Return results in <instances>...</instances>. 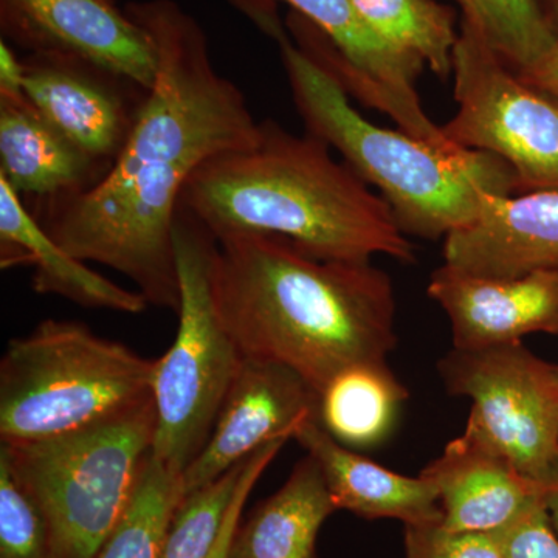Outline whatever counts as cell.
I'll list each match as a JSON object with an SVG mask.
<instances>
[{
	"label": "cell",
	"instance_id": "6da1fadb",
	"mask_svg": "<svg viewBox=\"0 0 558 558\" xmlns=\"http://www.w3.org/2000/svg\"><path fill=\"white\" fill-rule=\"evenodd\" d=\"M124 13L153 43L157 78L105 178L44 202L40 226L70 255L119 271L154 306L178 314L174 227L183 189L205 161L260 138L244 92L213 65L196 17L174 0H137ZM33 215V213H32Z\"/></svg>",
	"mask_w": 558,
	"mask_h": 558
},
{
	"label": "cell",
	"instance_id": "7a4b0ae2",
	"mask_svg": "<svg viewBox=\"0 0 558 558\" xmlns=\"http://www.w3.org/2000/svg\"><path fill=\"white\" fill-rule=\"evenodd\" d=\"M211 288L244 357L299 373L318 392L355 363L387 362L398 344L395 286L371 263L325 260L281 236L216 240Z\"/></svg>",
	"mask_w": 558,
	"mask_h": 558
},
{
	"label": "cell",
	"instance_id": "3957f363",
	"mask_svg": "<svg viewBox=\"0 0 558 558\" xmlns=\"http://www.w3.org/2000/svg\"><path fill=\"white\" fill-rule=\"evenodd\" d=\"M330 146L306 132L295 135L260 121L248 149L205 161L180 197V211L215 240L271 234L325 260L369 263L376 255L414 263V245L388 202L377 196Z\"/></svg>",
	"mask_w": 558,
	"mask_h": 558
},
{
	"label": "cell",
	"instance_id": "277c9868",
	"mask_svg": "<svg viewBox=\"0 0 558 558\" xmlns=\"http://www.w3.org/2000/svg\"><path fill=\"white\" fill-rule=\"evenodd\" d=\"M256 25L277 40L306 131L339 150L360 178L380 190L407 236L439 240L468 226L481 191L520 193L515 172L494 154L439 149L363 119L339 81L289 39L278 13Z\"/></svg>",
	"mask_w": 558,
	"mask_h": 558
},
{
	"label": "cell",
	"instance_id": "5b68a950",
	"mask_svg": "<svg viewBox=\"0 0 558 558\" xmlns=\"http://www.w3.org/2000/svg\"><path fill=\"white\" fill-rule=\"evenodd\" d=\"M156 360L72 319H44L0 359V439L28 444L100 424L150 398Z\"/></svg>",
	"mask_w": 558,
	"mask_h": 558
},
{
	"label": "cell",
	"instance_id": "8992f818",
	"mask_svg": "<svg viewBox=\"0 0 558 558\" xmlns=\"http://www.w3.org/2000/svg\"><path fill=\"white\" fill-rule=\"evenodd\" d=\"M153 396L57 438L2 444L14 475L49 521L58 558H95L130 508L153 451Z\"/></svg>",
	"mask_w": 558,
	"mask_h": 558
},
{
	"label": "cell",
	"instance_id": "52a82bcc",
	"mask_svg": "<svg viewBox=\"0 0 558 558\" xmlns=\"http://www.w3.org/2000/svg\"><path fill=\"white\" fill-rule=\"evenodd\" d=\"M179 275V328L174 343L154 366V459L183 476L204 449L236 379L242 355L223 325L211 288L216 240L186 213L174 227Z\"/></svg>",
	"mask_w": 558,
	"mask_h": 558
},
{
	"label": "cell",
	"instance_id": "ba28073f",
	"mask_svg": "<svg viewBox=\"0 0 558 558\" xmlns=\"http://www.w3.org/2000/svg\"><path fill=\"white\" fill-rule=\"evenodd\" d=\"M451 73L458 112L440 126L446 137L505 160L520 193L558 190V101L510 69L468 20Z\"/></svg>",
	"mask_w": 558,
	"mask_h": 558
},
{
	"label": "cell",
	"instance_id": "9c48e42d",
	"mask_svg": "<svg viewBox=\"0 0 558 558\" xmlns=\"http://www.w3.org/2000/svg\"><path fill=\"white\" fill-rule=\"evenodd\" d=\"M447 391L472 400L468 421L526 478L558 487V388L553 365L523 341L451 348L438 363Z\"/></svg>",
	"mask_w": 558,
	"mask_h": 558
},
{
	"label": "cell",
	"instance_id": "30bf717a",
	"mask_svg": "<svg viewBox=\"0 0 558 558\" xmlns=\"http://www.w3.org/2000/svg\"><path fill=\"white\" fill-rule=\"evenodd\" d=\"M296 46L328 70L347 94L380 110L400 131L444 150H462L422 108L416 80L424 61L391 46L360 16L352 0H282Z\"/></svg>",
	"mask_w": 558,
	"mask_h": 558
},
{
	"label": "cell",
	"instance_id": "8fae6325",
	"mask_svg": "<svg viewBox=\"0 0 558 558\" xmlns=\"http://www.w3.org/2000/svg\"><path fill=\"white\" fill-rule=\"evenodd\" d=\"M0 28L31 53L73 58L146 92L156 83L149 36L106 0H0Z\"/></svg>",
	"mask_w": 558,
	"mask_h": 558
},
{
	"label": "cell",
	"instance_id": "7c38bea8",
	"mask_svg": "<svg viewBox=\"0 0 558 558\" xmlns=\"http://www.w3.org/2000/svg\"><path fill=\"white\" fill-rule=\"evenodd\" d=\"M318 395L289 366L244 357L204 449L183 473V494L208 486L267 444L293 439L317 418Z\"/></svg>",
	"mask_w": 558,
	"mask_h": 558
},
{
	"label": "cell",
	"instance_id": "4fadbf2b",
	"mask_svg": "<svg viewBox=\"0 0 558 558\" xmlns=\"http://www.w3.org/2000/svg\"><path fill=\"white\" fill-rule=\"evenodd\" d=\"M427 290L450 319L453 348L495 347L521 341L529 333H558V269L486 278L444 264L429 278Z\"/></svg>",
	"mask_w": 558,
	"mask_h": 558
},
{
	"label": "cell",
	"instance_id": "5bb4252c",
	"mask_svg": "<svg viewBox=\"0 0 558 558\" xmlns=\"http://www.w3.org/2000/svg\"><path fill=\"white\" fill-rule=\"evenodd\" d=\"M444 259L453 269L486 278L558 269V190L481 191L472 222L447 234Z\"/></svg>",
	"mask_w": 558,
	"mask_h": 558
},
{
	"label": "cell",
	"instance_id": "9a60e30c",
	"mask_svg": "<svg viewBox=\"0 0 558 558\" xmlns=\"http://www.w3.org/2000/svg\"><path fill=\"white\" fill-rule=\"evenodd\" d=\"M22 62L33 108L76 148L112 167L137 113L113 86L124 80L61 54L31 53Z\"/></svg>",
	"mask_w": 558,
	"mask_h": 558
},
{
	"label": "cell",
	"instance_id": "2e32d148",
	"mask_svg": "<svg viewBox=\"0 0 558 558\" xmlns=\"http://www.w3.org/2000/svg\"><path fill=\"white\" fill-rule=\"evenodd\" d=\"M421 475L435 484L442 526L459 532H498L529 508L545 501L546 490L526 478L475 425L450 440Z\"/></svg>",
	"mask_w": 558,
	"mask_h": 558
},
{
	"label": "cell",
	"instance_id": "e0dca14e",
	"mask_svg": "<svg viewBox=\"0 0 558 558\" xmlns=\"http://www.w3.org/2000/svg\"><path fill=\"white\" fill-rule=\"evenodd\" d=\"M293 439L318 462L337 509L403 526L442 523L438 490L424 475L411 478L376 464L337 442L317 418L301 425Z\"/></svg>",
	"mask_w": 558,
	"mask_h": 558
},
{
	"label": "cell",
	"instance_id": "ac0fdd59",
	"mask_svg": "<svg viewBox=\"0 0 558 558\" xmlns=\"http://www.w3.org/2000/svg\"><path fill=\"white\" fill-rule=\"evenodd\" d=\"M108 171L54 130L27 97L0 98V178L20 196L39 204L68 199Z\"/></svg>",
	"mask_w": 558,
	"mask_h": 558
},
{
	"label": "cell",
	"instance_id": "d6986e66",
	"mask_svg": "<svg viewBox=\"0 0 558 558\" xmlns=\"http://www.w3.org/2000/svg\"><path fill=\"white\" fill-rule=\"evenodd\" d=\"M0 245L2 267L27 264L35 269L33 289L62 296L89 310L142 314L149 303L137 290L120 288L95 274L83 260L60 247L25 208L20 194L0 178Z\"/></svg>",
	"mask_w": 558,
	"mask_h": 558
},
{
	"label": "cell",
	"instance_id": "ffe728a7",
	"mask_svg": "<svg viewBox=\"0 0 558 558\" xmlns=\"http://www.w3.org/2000/svg\"><path fill=\"white\" fill-rule=\"evenodd\" d=\"M337 510L318 462L307 454L284 486L240 521L227 558H318L319 531Z\"/></svg>",
	"mask_w": 558,
	"mask_h": 558
},
{
	"label": "cell",
	"instance_id": "44dd1931",
	"mask_svg": "<svg viewBox=\"0 0 558 558\" xmlns=\"http://www.w3.org/2000/svg\"><path fill=\"white\" fill-rule=\"evenodd\" d=\"M407 399L387 362L355 363L318 392L317 422L348 449H374L391 435Z\"/></svg>",
	"mask_w": 558,
	"mask_h": 558
},
{
	"label": "cell",
	"instance_id": "7402d4cb",
	"mask_svg": "<svg viewBox=\"0 0 558 558\" xmlns=\"http://www.w3.org/2000/svg\"><path fill=\"white\" fill-rule=\"evenodd\" d=\"M360 16L391 46L424 61L439 78L453 68L457 14L436 0H352Z\"/></svg>",
	"mask_w": 558,
	"mask_h": 558
},
{
	"label": "cell",
	"instance_id": "603a6c76",
	"mask_svg": "<svg viewBox=\"0 0 558 558\" xmlns=\"http://www.w3.org/2000/svg\"><path fill=\"white\" fill-rule=\"evenodd\" d=\"M182 478L150 454L130 508L95 558H160L168 529L185 497Z\"/></svg>",
	"mask_w": 558,
	"mask_h": 558
},
{
	"label": "cell",
	"instance_id": "cb8c5ba5",
	"mask_svg": "<svg viewBox=\"0 0 558 558\" xmlns=\"http://www.w3.org/2000/svg\"><path fill=\"white\" fill-rule=\"evenodd\" d=\"M490 49L517 73L545 60L558 44L557 33L537 0H457Z\"/></svg>",
	"mask_w": 558,
	"mask_h": 558
},
{
	"label": "cell",
	"instance_id": "d4e9b609",
	"mask_svg": "<svg viewBox=\"0 0 558 558\" xmlns=\"http://www.w3.org/2000/svg\"><path fill=\"white\" fill-rule=\"evenodd\" d=\"M247 459L208 486L183 497L168 529L160 558L209 557L229 515Z\"/></svg>",
	"mask_w": 558,
	"mask_h": 558
},
{
	"label": "cell",
	"instance_id": "484cf974",
	"mask_svg": "<svg viewBox=\"0 0 558 558\" xmlns=\"http://www.w3.org/2000/svg\"><path fill=\"white\" fill-rule=\"evenodd\" d=\"M0 558H58L49 521L0 453Z\"/></svg>",
	"mask_w": 558,
	"mask_h": 558
},
{
	"label": "cell",
	"instance_id": "4316f807",
	"mask_svg": "<svg viewBox=\"0 0 558 558\" xmlns=\"http://www.w3.org/2000/svg\"><path fill=\"white\" fill-rule=\"evenodd\" d=\"M403 558H506L495 532H459L442 523L405 526Z\"/></svg>",
	"mask_w": 558,
	"mask_h": 558
},
{
	"label": "cell",
	"instance_id": "83f0119b",
	"mask_svg": "<svg viewBox=\"0 0 558 558\" xmlns=\"http://www.w3.org/2000/svg\"><path fill=\"white\" fill-rule=\"evenodd\" d=\"M495 534L506 558H558V535L545 501L532 506Z\"/></svg>",
	"mask_w": 558,
	"mask_h": 558
},
{
	"label": "cell",
	"instance_id": "f1b7e54d",
	"mask_svg": "<svg viewBox=\"0 0 558 558\" xmlns=\"http://www.w3.org/2000/svg\"><path fill=\"white\" fill-rule=\"evenodd\" d=\"M286 442H288V439L275 440V442L267 444L266 447H263L247 459L240 486H238L233 502L230 506L229 515H227L226 523H223L222 531H220L218 543H216L215 549L208 558H227L231 538H233L234 531L240 524L242 509H244L250 494L263 476L264 470L269 468L270 462L274 461Z\"/></svg>",
	"mask_w": 558,
	"mask_h": 558
},
{
	"label": "cell",
	"instance_id": "f546056e",
	"mask_svg": "<svg viewBox=\"0 0 558 558\" xmlns=\"http://www.w3.org/2000/svg\"><path fill=\"white\" fill-rule=\"evenodd\" d=\"M24 62L14 54L5 39L0 40V98H22Z\"/></svg>",
	"mask_w": 558,
	"mask_h": 558
},
{
	"label": "cell",
	"instance_id": "4dcf8cb0",
	"mask_svg": "<svg viewBox=\"0 0 558 558\" xmlns=\"http://www.w3.org/2000/svg\"><path fill=\"white\" fill-rule=\"evenodd\" d=\"M519 75L558 101V44L545 60L538 62L529 72L519 73Z\"/></svg>",
	"mask_w": 558,
	"mask_h": 558
},
{
	"label": "cell",
	"instance_id": "1f68e13d",
	"mask_svg": "<svg viewBox=\"0 0 558 558\" xmlns=\"http://www.w3.org/2000/svg\"><path fill=\"white\" fill-rule=\"evenodd\" d=\"M546 509H548L550 523L558 535V487L549 488L545 495Z\"/></svg>",
	"mask_w": 558,
	"mask_h": 558
},
{
	"label": "cell",
	"instance_id": "d6a6232c",
	"mask_svg": "<svg viewBox=\"0 0 558 558\" xmlns=\"http://www.w3.org/2000/svg\"><path fill=\"white\" fill-rule=\"evenodd\" d=\"M537 2L558 36V0H537Z\"/></svg>",
	"mask_w": 558,
	"mask_h": 558
},
{
	"label": "cell",
	"instance_id": "836d02e7",
	"mask_svg": "<svg viewBox=\"0 0 558 558\" xmlns=\"http://www.w3.org/2000/svg\"><path fill=\"white\" fill-rule=\"evenodd\" d=\"M553 377L558 388V365H553Z\"/></svg>",
	"mask_w": 558,
	"mask_h": 558
},
{
	"label": "cell",
	"instance_id": "e575fe53",
	"mask_svg": "<svg viewBox=\"0 0 558 558\" xmlns=\"http://www.w3.org/2000/svg\"><path fill=\"white\" fill-rule=\"evenodd\" d=\"M106 2L113 3V5H117V0H106Z\"/></svg>",
	"mask_w": 558,
	"mask_h": 558
}]
</instances>
